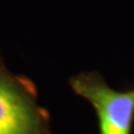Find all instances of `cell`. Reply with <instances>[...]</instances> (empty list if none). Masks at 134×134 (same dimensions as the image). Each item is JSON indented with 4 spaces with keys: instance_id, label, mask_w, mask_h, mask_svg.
Wrapping results in <instances>:
<instances>
[{
    "instance_id": "cell-1",
    "label": "cell",
    "mask_w": 134,
    "mask_h": 134,
    "mask_svg": "<svg viewBox=\"0 0 134 134\" xmlns=\"http://www.w3.org/2000/svg\"><path fill=\"white\" fill-rule=\"evenodd\" d=\"M0 134H53L48 111L28 77L7 68L0 58Z\"/></svg>"
},
{
    "instance_id": "cell-2",
    "label": "cell",
    "mask_w": 134,
    "mask_h": 134,
    "mask_svg": "<svg viewBox=\"0 0 134 134\" xmlns=\"http://www.w3.org/2000/svg\"><path fill=\"white\" fill-rule=\"evenodd\" d=\"M72 90L95 110L98 134H132L134 88L116 91L97 72H82L69 79Z\"/></svg>"
}]
</instances>
